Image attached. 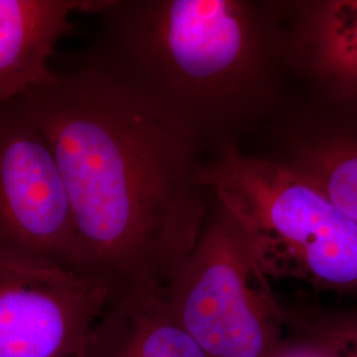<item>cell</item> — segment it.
<instances>
[{
  "label": "cell",
  "mask_w": 357,
  "mask_h": 357,
  "mask_svg": "<svg viewBox=\"0 0 357 357\" xmlns=\"http://www.w3.org/2000/svg\"><path fill=\"white\" fill-rule=\"evenodd\" d=\"M48 142L72 206L77 270L110 298L165 287L204 227V156L131 93L77 64L17 100Z\"/></svg>",
  "instance_id": "cell-1"
},
{
  "label": "cell",
  "mask_w": 357,
  "mask_h": 357,
  "mask_svg": "<svg viewBox=\"0 0 357 357\" xmlns=\"http://www.w3.org/2000/svg\"><path fill=\"white\" fill-rule=\"evenodd\" d=\"M78 65L147 103L205 159L293 100L278 0H102Z\"/></svg>",
  "instance_id": "cell-2"
},
{
  "label": "cell",
  "mask_w": 357,
  "mask_h": 357,
  "mask_svg": "<svg viewBox=\"0 0 357 357\" xmlns=\"http://www.w3.org/2000/svg\"><path fill=\"white\" fill-rule=\"evenodd\" d=\"M200 181L238 222L268 280L357 295V222L307 180L230 146L204 159Z\"/></svg>",
  "instance_id": "cell-3"
},
{
  "label": "cell",
  "mask_w": 357,
  "mask_h": 357,
  "mask_svg": "<svg viewBox=\"0 0 357 357\" xmlns=\"http://www.w3.org/2000/svg\"><path fill=\"white\" fill-rule=\"evenodd\" d=\"M238 222L208 195L200 237L163 287L167 307L205 357H273L286 339L274 293Z\"/></svg>",
  "instance_id": "cell-4"
},
{
  "label": "cell",
  "mask_w": 357,
  "mask_h": 357,
  "mask_svg": "<svg viewBox=\"0 0 357 357\" xmlns=\"http://www.w3.org/2000/svg\"><path fill=\"white\" fill-rule=\"evenodd\" d=\"M0 257L78 271L60 168L17 100L0 109Z\"/></svg>",
  "instance_id": "cell-5"
},
{
  "label": "cell",
  "mask_w": 357,
  "mask_h": 357,
  "mask_svg": "<svg viewBox=\"0 0 357 357\" xmlns=\"http://www.w3.org/2000/svg\"><path fill=\"white\" fill-rule=\"evenodd\" d=\"M109 298L84 273L0 257V357H84Z\"/></svg>",
  "instance_id": "cell-6"
},
{
  "label": "cell",
  "mask_w": 357,
  "mask_h": 357,
  "mask_svg": "<svg viewBox=\"0 0 357 357\" xmlns=\"http://www.w3.org/2000/svg\"><path fill=\"white\" fill-rule=\"evenodd\" d=\"M248 143L252 149L243 151L305 178L357 222V107L326 106L294 97Z\"/></svg>",
  "instance_id": "cell-7"
},
{
  "label": "cell",
  "mask_w": 357,
  "mask_h": 357,
  "mask_svg": "<svg viewBox=\"0 0 357 357\" xmlns=\"http://www.w3.org/2000/svg\"><path fill=\"white\" fill-rule=\"evenodd\" d=\"M296 98L357 107V0H278Z\"/></svg>",
  "instance_id": "cell-8"
},
{
  "label": "cell",
  "mask_w": 357,
  "mask_h": 357,
  "mask_svg": "<svg viewBox=\"0 0 357 357\" xmlns=\"http://www.w3.org/2000/svg\"><path fill=\"white\" fill-rule=\"evenodd\" d=\"M102 0H0V109L56 75L50 61L72 32V15L96 13Z\"/></svg>",
  "instance_id": "cell-9"
},
{
  "label": "cell",
  "mask_w": 357,
  "mask_h": 357,
  "mask_svg": "<svg viewBox=\"0 0 357 357\" xmlns=\"http://www.w3.org/2000/svg\"><path fill=\"white\" fill-rule=\"evenodd\" d=\"M84 357H205L165 301L163 287L109 298Z\"/></svg>",
  "instance_id": "cell-10"
},
{
  "label": "cell",
  "mask_w": 357,
  "mask_h": 357,
  "mask_svg": "<svg viewBox=\"0 0 357 357\" xmlns=\"http://www.w3.org/2000/svg\"><path fill=\"white\" fill-rule=\"evenodd\" d=\"M286 333L315 345L328 357H357V305L324 306L283 299Z\"/></svg>",
  "instance_id": "cell-11"
},
{
  "label": "cell",
  "mask_w": 357,
  "mask_h": 357,
  "mask_svg": "<svg viewBox=\"0 0 357 357\" xmlns=\"http://www.w3.org/2000/svg\"><path fill=\"white\" fill-rule=\"evenodd\" d=\"M273 357H328L326 356L319 348L308 343L303 339H299L293 335L286 333V339L281 348Z\"/></svg>",
  "instance_id": "cell-12"
}]
</instances>
